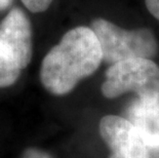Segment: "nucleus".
Listing matches in <instances>:
<instances>
[{
	"label": "nucleus",
	"mask_w": 159,
	"mask_h": 158,
	"mask_svg": "<svg viewBox=\"0 0 159 158\" xmlns=\"http://www.w3.org/2000/svg\"><path fill=\"white\" fill-rule=\"evenodd\" d=\"M100 133L111 151L109 158H149V147L128 119L106 115L101 119Z\"/></svg>",
	"instance_id": "20e7f679"
},
{
	"label": "nucleus",
	"mask_w": 159,
	"mask_h": 158,
	"mask_svg": "<svg viewBox=\"0 0 159 158\" xmlns=\"http://www.w3.org/2000/svg\"><path fill=\"white\" fill-rule=\"evenodd\" d=\"M12 0H0V11L1 9H5L7 8L9 5H11Z\"/></svg>",
	"instance_id": "9b49d317"
},
{
	"label": "nucleus",
	"mask_w": 159,
	"mask_h": 158,
	"mask_svg": "<svg viewBox=\"0 0 159 158\" xmlns=\"http://www.w3.org/2000/svg\"><path fill=\"white\" fill-rule=\"evenodd\" d=\"M105 97L115 99L127 93L140 100L159 97V66L152 59L134 58L110 65L101 86Z\"/></svg>",
	"instance_id": "7ed1b4c3"
},
{
	"label": "nucleus",
	"mask_w": 159,
	"mask_h": 158,
	"mask_svg": "<svg viewBox=\"0 0 159 158\" xmlns=\"http://www.w3.org/2000/svg\"><path fill=\"white\" fill-rule=\"evenodd\" d=\"M89 27L100 42L103 61L110 65L134 58L152 59L158 52V40L149 28L124 29L103 18L93 19Z\"/></svg>",
	"instance_id": "f03ea898"
},
{
	"label": "nucleus",
	"mask_w": 159,
	"mask_h": 158,
	"mask_svg": "<svg viewBox=\"0 0 159 158\" xmlns=\"http://www.w3.org/2000/svg\"><path fill=\"white\" fill-rule=\"evenodd\" d=\"M22 2L28 11L37 13L45 11L52 4V0H22Z\"/></svg>",
	"instance_id": "6e6552de"
},
{
	"label": "nucleus",
	"mask_w": 159,
	"mask_h": 158,
	"mask_svg": "<svg viewBox=\"0 0 159 158\" xmlns=\"http://www.w3.org/2000/svg\"><path fill=\"white\" fill-rule=\"evenodd\" d=\"M103 62V52L89 26H78L66 32L41 63L40 80L55 96H64L84 78L93 75Z\"/></svg>",
	"instance_id": "f257e3e1"
},
{
	"label": "nucleus",
	"mask_w": 159,
	"mask_h": 158,
	"mask_svg": "<svg viewBox=\"0 0 159 158\" xmlns=\"http://www.w3.org/2000/svg\"><path fill=\"white\" fill-rule=\"evenodd\" d=\"M21 70L15 60L0 46V87L13 84L20 77Z\"/></svg>",
	"instance_id": "0eeeda50"
},
{
	"label": "nucleus",
	"mask_w": 159,
	"mask_h": 158,
	"mask_svg": "<svg viewBox=\"0 0 159 158\" xmlns=\"http://www.w3.org/2000/svg\"><path fill=\"white\" fill-rule=\"evenodd\" d=\"M21 158H52L43 151L36 148H29L24 151Z\"/></svg>",
	"instance_id": "1a4fd4ad"
},
{
	"label": "nucleus",
	"mask_w": 159,
	"mask_h": 158,
	"mask_svg": "<svg viewBox=\"0 0 159 158\" xmlns=\"http://www.w3.org/2000/svg\"><path fill=\"white\" fill-rule=\"evenodd\" d=\"M128 120L137 127L149 148L159 150V97L140 100L128 109Z\"/></svg>",
	"instance_id": "423d86ee"
},
{
	"label": "nucleus",
	"mask_w": 159,
	"mask_h": 158,
	"mask_svg": "<svg viewBox=\"0 0 159 158\" xmlns=\"http://www.w3.org/2000/svg\"><path fill=\"white\" fill-rule=\"evenodd\" d=\"M149 13L159 21V0H144Z\"/></svg>",
	"instance_id": "9d476101"
},
{
	"label": "nucleus",
	"mask_w": 159,
	"mask_h": 158,
	"mask_svg": "<svg viewBox=\"0 0 159 158\" xmlns=\"http://www.w3.org/2000/svg\"><path fill=\"white\" fill-rule=\"evenodd\" d=\"M0 46L21 69L32 59V29L27 16L20 8H13L0 23Z\"/></svg>",
	"instance_id": "39448f33"
}]
</instances>
